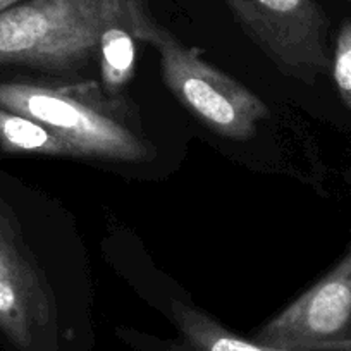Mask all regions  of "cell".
<instances>
[{
    "label": "cell",
    "mask_w": 351,
    "mask_h": 351,
    "mask_svg": "<svg viewBox=\"0 0 351 351\" xmlns=\"http://www.w3.org/2000/svg\"><path fill=\"white\" fill-rule=\"evenodd\" d=\"M59 310L45 271L0 210V332L19 351H57Z\"/></svg>",
    "instance_id": "cell-5"
},
{
    "label": "cell",
    "mask_w": 351,
    "mask_h": 351,
    "mask_svg": "<svg viewBox=\"0 0 351 351\" xmlns=\"http://www.w3.org/2000/svg\"><path fill=\"white\" fill-rule=\"evenodd\" d=\"M306 351H351V337L350 339L330 341V343L315 344V346L308 348Z\"/></svg>",
    "instance_id": "cell-10"
},
{
    "label": "cell",
    "mask_w": 351,
    "mask_h": 351,
    "mask_svg": "<svg viewBox=\"0 0 351 351\" xmlns=\"http://www.w3.org/2000/svg\"><path fill=\"white\" fill-rule=\"evenodd\" d=\"M351 337V248L302 296L272 317L253 341L306 351L315 344Z\"/></svg>",
    "instance_id": "cell-6"
},
{
    "label": "cell",
    "mask_w": 351,
    "mask_h": 351,
    "mask_svg": "<svg viewBox=\"0 0 351 351\" xmlns=\"http://www.w3.org/2000/svg\"><path fill=\"white\" fill-rule=\"evenodd\" d=\"M334 83L344 106L351 110V19L339 28L330 60Z\"/></svg>",
    "instance_id": "cell-9"
},
{
    "label": "cell",
    "mask_w": 351,
    "mask_h": 351,
    "mask_svg": "<svg viewBox=\"0 0 351 351\" xmlns=\"http://www.w3.org/2000/svg\"><path fill=\"white\" fill-rule=\"evenodd\" d=\"M19 2H23V0H0V12L8 11V9H11L12 5L19 4Z\"/></svg>",
    "instance_id": "cell-11"
},
{
    "label": "cell",
    "mask_w": 351,
    "mask_h": 351,
    "mask_svg": "<svg viewBox=\"0 0 351 351\" xmlns=\"http://www.w3.org/2000/svg\"><path fill=\"white\" fill-rule=\"evenodd\" d=\"M285 76L313 84L330 67L327 19L315 0H222Z\"/></svg>",
    "instance_id": "cell-4"
},
{
    "label": "cell",
    "mask_w": 351,
    "mask_h": 351,
    "mask_svg": "<svg viewBox=\"0 0 351 351\" xmlns=\"http://www.w3.org/2000/svg\"><path fill=\"white\" fill-rule=\"evenodd\" d=\"M158 53L162 81L178 102L215 134L248 141L271 117L267 104L250 88L186 47L157 21L145 36Z\"/></svg>",
    "instance_id": "cell-3"
},
{
    "label": "cell",
    "mask_w": 351,
    "mask_h": 351,
    "mask_svg": "<svg viewBox=\"0 0 351 351\" xmlns=\"http://www.w3.org/2000/svg\"><path fill=\"white\" fill-rule=\"evenodd\" d=\"M0 148L8 154L80 157L67 141L43 124L0 107Z\"/></svg>",
    "instance_id": "cell-8"
},
{
    "label": "cell",
    "mask_w": 351,
    "mask_h": 351,
    "mask_svg": "<svg viewBox=\"0 0 351 351\" xmlns=\"http://www.w3.org/2000/svg\"><path fill=\"white\" fill-rule=\"evenodd\" d=\"M0 107L49 128L80 157L141 162L154 154L134 110L100 81H0Z\"/></svg>",
    "instance_id": "cell-1"
},
{
    "label": "cell",
    "mask_w": 351,
    "mask_h": 351,
    "mask_svg": "<svg viewBox=\"0 0 351 351\" xmlns=\"http://www.w3.org/2000/svg\"><path fill=\"white\" fill-rule=\"evenodd\" d=\"M171 315L180 332L174 351H295L245 339L207 312L180 300L171 303Z\"/></svg>",
    "instance_id": "cell-7"
},
{
    "label": "cell",
    "mask_w": 351,
    "mask_h": 351,
    "mask_svg": "<svg viewBox=\"0 0 351 351\" xmlns=\"http://www.w3.org/2000/svg\"><path fill=\"white\" fill-rule=\"evenodd\" d=\"M107 0H23L0 12V66L76 74L99 57Z\"/></svg>",
    "instance_id": "cell-2"
}]
</instances>
